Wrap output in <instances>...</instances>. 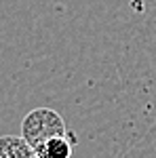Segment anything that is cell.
<instances>
[{
  "label": "cell",
  "mask_w": 156,
  "mask_h": 158,
  "mask_svg": "<svg viewBox=\"0 0 156 158\" xmlns=\"http://www.w3.org/2000/svg\"><path fill=\"white\" fill-rule=\"evenodd\" d=\"M70 133L65 120L59 112L51 108H36L32 110L21 122V135L23 139L32 146V150H36L38 146H42L47 139L55 137V135Z\"/></svg>",
  "instance_id": "6da1fadb"
},
{
  "label": "cell",
  "mask_w": 156,
  "mask_h": 158,
  "mask_svg": "<svg viewBox=\"0 0 156 158\" xmlns=\"http://www.w3.org/2000/svg\"><path fill=\"white\" fill-rule=\"evenodd\" d=\"M74 146H76V137L72 133H63L47 139L34 152H36L38 158H72Z\"/></svg>",
  "instance_id": "7a4b0ae2"
},
{
  "label": "cell",
  "mask_w": 156,
  "mask_h": 158,
  "mask_svg": "<svg viewBox=\"0 0 156 158\" xmlns=\"http://www.w3.org/2000/svg\"><path fill=\"white\" fill-rule=\"evenodd\" d=\"M0 158H38L23 135H2L0 137Z\"/></svg>",
  "instance_id": "3957f363"
}]
</instances>
